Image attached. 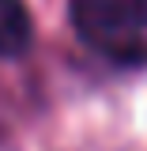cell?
<instances>
[{"label":"cell","mask_w":147,"mask_h":151,"mask_svg":"<svg viewBox=\"0 0 147 151\" xmlns=\"http://www.w3.org/2000/svg\"><path fill=\"white\" fill-rule=\"evenodd\" d=\"M79 38L117 64H147V0H72Z\"/></svg>","instance_id":"1"},{"label":"cell","mask_w":147,"mask_h":151,"mask_svg":"<svg viewBox=\"0 0 147 151\" xmlns=\"http://www.w3.org/2000/svg\"><path fill=\"white\" fill-rule=\"evenodd\" d=\"M30 45V15L23 0H0V57H19Z\"/></svg>","instance_id":"2"}]
</instances>
